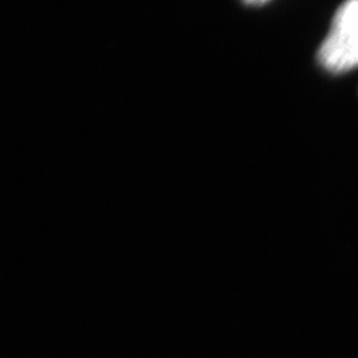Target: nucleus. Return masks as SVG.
<instances>
[{"mask_svg": "<svg viewBox=\"0 0 358 358\" xmlns=\"http://www.w3.org/2000/svg\"><path fill=\"white\" fill-rule=\"evenodd\" d=\"M319 63L332 73L358 66V0H345L333 17L332 27L317 53Z\"/></svg>", "mask_w": 358, "mask_h": 358, "instance_id": "obj_1", "label": "nucleus"}, {"mask_svg": "<svg viewBox=\"0 0 358 358\" xmlns=\"http://www.w3.org/2000/svg\"><path fill=\"white\" fill-rule=\"evenodd\" d=\"M242 1L247 3V4H251V6H262V4L268 3L271 0H242Z\"/></svg>", "mask_w": 358, "mask_h": 358, "instance_id": "obj_2", "label": "nucleus"}]
</instances>
